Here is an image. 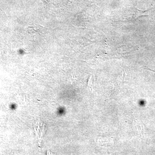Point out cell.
Masks as SVG:
<instances>
[{"label": "cell", "instance_id": "obj_1", "mask_svg": "<svg viewBox=\"0 0 155 155\" xmlns=\"http://www.w3.org/2000/svg\"><path fill=\"white\" fill-rule=\"evenodd\" d=\"M45 126L43 125L42 123L37 122L35 125V130L36 134L37 139L38 140V143L41 142L42 137L45 132Z\"/></svg>", "mask_w": 155, "mask_h": 155}, {"label": "cell", "instance_id": "obj_2", "mask_svg": "<svg viewBox=\"0 0 155 155\" xmlns=\"http://www.w3.org/2000/svg\"><path fill=\"white\" fill-rule=\"evenodd\" d=\"M28 31L39 35L45 34V29L41 25H30L28 28Z\"/></svg>", "mask_w": 155, "mask_h": 155}]
</instances>
